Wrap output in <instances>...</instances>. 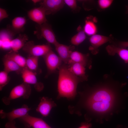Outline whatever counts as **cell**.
<instances>
[{"mask_svg":"<svg viewBox=\"0 0 128 128\" xmlns=\"http://www.w3.org/2000/svg\"><path fill=\"white\" fill-rule=\"evenodd\" d=\"M58 70V98H73L76 95L78 83L86 79L73 74L69 70L67 64H62Z\"/></svg>","mask_w":128,"mask_h":128,"instance_id":"7a4b0ae2","label":"cell"},{"mask_svg":"<svg viewBox=\"0 0 128 128\" xmlns=\"http://www.w3.org/2000/svg\"><path fill=\"white\" fill-rule=\"evenodd\" d=\"M32 1L34 4H35L37 2H40L42 1V0H32Z\"/></svg>","mask_w":128,"mask_h":128,"instance_id":"1f68e13d","label":"cell"},{"mask_svg":"<svg viewBox=\"0 0 128 128\" xmlns=\"http://www.w3.org/2000/svg\"><path fill=\"white\" fill-rule=\"evenodd\" d=\"M68 67L69 71L76 76L87 79L85 74V66L83 64L75 63L68 65Z\"/></svg>","mask_w":128,"mask_h":128,"instance_id":"ffe728a7","label":"cell"},{"mask_svg":"<svg viewBox=\"0 0 128 128\" xmlns=\"http://www.w3.org/2000/svg\"><path fill=\"white\" fill-rule=\"evenodd\" d=\"M9 15L7 13L6 11L4 9L0 8V21L3 19L8 17Z\"/></svg>","mask_w":128,"mask_h":128,"instance_id":"83f0119b","label":"cell"},{"mask_svg":"<svg viewBox=\"0 0 128 128\" xmlns=\"http://www.w3.org/2000/svg\"><path fill=\"white\" fill-rule=\"evenodd\" d=\"M86 98V107L94 114L102 117L112 113L118 101L114 91L105 86L93 90Z\"/></svg>","mask_w":128,"mask_h":128,"instance_id":"6da1fadb","label":"cell"},{"mask_svg":"<svg viewBox=\"0 0 128 128\" xmlns=\"http://www.w3.org/2000/svg\"><path fill=\"white\" fill-rule=\"evenodd\" d=\"M31 110V109L27 105L24 104L21 108L14 109L8 113L1 110L0 116L2 119L7 118L9 121H12L16 119L20 118L25 116Z\"/></svg>","mask_w":128,"mask_h":128,"instance_id":"30bf717a","label":"cell"},{"mask_svg":"<svg viewBox=\"0 0 128 128\" xmlns=\"http://www.w3.org/2000/svg\"><path fill=\"white\" fill-rule=\"evenodd\" d=\"M4 70L9 73L14 72L18 74H21L23 69L13 61L4 57L3 59Z\"/></svg>","mask_w":128,"mask_h":128,"instance_id":"44dd1931","label":"cell"},{"mask_svg":"<svg viewBox=\"0 0 128 128\" xmlns=\"http://www.w3.org/2000/svg\"><path fill=\"white\" fill-rule=\"evenodd\" d=\"M21 74L23 82L29 84L34 85L35 88L37 91H40L43 89V84L38 82L37 81L36 73L26 67L23 68Z\"/></svg>","mask_w":128,"mask_h":128,"instance_id":"ba28073f","label":"cell"},{"mask_svg":"<svg viewBox=\"0 0 128 128\" xmlns=\"http://www.w3.org/2000/svg\"><path fill=\"white\" fill-rule=\"evenodd\" d=\"M109 54L113 55L117 54L126 63H128V50L125 48L118 47L113 45H109L106 48Z\"/></svg>","mask_w":128,"mask_h":128,"instance_id":"2e32d148","label":"cell"},{"mask_svg":"<svg viewBox=\"0 0 128 128\" xmlns=\"http://www.w3.org/2000/svg\"><path fill=\"white\" fill-rule=\"evenodd\" d=\"M127 13H128V7H127Z\"/></svg>","mask_w":128,"mask_h":128,"instance_id":"d6a6232c","label":"cell"},{"mask_svg":"<svg viewBox=\"0 0 128 128\" xmlns=\"http://www.w3.org/2000/svg\"><path fill=\"white\" fill-rule=\"evenodd\" d=\"M27 15L30 19L37 24H41L47 22L45 11L41 6L31 9L27 12Z\"/></svg>","mask_w":128,"mask_h":128,"instance_id":"8fae6325","label":"cell"},{"mask_svg":"<svg viewBox=\"0 0 128 128\" xmlns=\"http://www.w3.org/2000/svg\"><path fill=\"white\" fill-rule=\"evenodd\" d=\"M46 15L54 14L62 9L65 4L63 0H44L40 3Z\"/></svg>","mask_w":128,"mask_h":128,"instance_id":"52a82bcc","label":"cell"},{"mask_svg":"<svg viewBox=\"0 0 128 128\" xmlns=\"http://www.w3.org/2000/svg\"><path fill=\"white\" fill-rule=\"evenodd\" d=\"M43 57L47 69V75L56 72L62 65V60L52 50Z\"/></svg>","mask_w":128,"mask_h":128,"instance_id":"8992f818","label":"cell"},{"mask_svg":"<svg viewBox=\"0 0 128 128\" xmlns=\"http://www.w3.org/2000/svg\"><path fill=\"white\" fill-rule=\"evenodd\" d=\"M26 22L27 20L25 17H16L12 20L11 24L7 26L6 29L11 36L19 34L24 32Z\"/></svg>","mask_w":128,"mask_h":128,"instance_id":"9c48e42d","label":"cell"},{"mask_svg":"<svg viewBox=\"0 0 128 128\" xmlns=\"http://www.w3.org/2000/svg\"><path fill=\"white\" fill-rule=\"evenodd\" d=\"M8 72L4 70L0 72V90L1 91L3 88L9 82L10 78Z\"/></svg>","mask_w":128,"mask_h":128,"instance_id":"d4e9b609","label":"cell"},{"mask_svg":"<svg viewBox=\"0 0 128 128\" xmlns=\"http://www.w3.org/2000/svg\"><path fill=\"white\" fill-rule=\"evenodd\" d=\"M91 123L85 122L81 123L78 128H91Z\"/></svg>","mask_w":128,"mask_h":128,"instance_id":"f546056e","label":"cell"},{"mask_svg":"<svg viewBox=\"0 0 128 128\" xmlns=\"http://www.w3.org/2000/svg\"><path fill=\"white\" fill-rule=\"evenodd\" d=\"M96 21V18L91 16L86 18L83 29L86 35L91 36L96 34L97 31Z\"/></svg>","mask_w":128,"mask_h":128,"instance_id":"e0dca14e","label":"cell"},{"mask_svg":"<svg viewBox=\"0 0 128 128\" xmlns=\"http://www.w3.org/2000/svg\"><path fill=\"white\" fill-rule=\"evenodd\" d=\"M15 123L14 121H9L6 123L5 125L6 128H17L15 126ZM24 128H28L27 127H25Z\"/></svg>","mask_w":128,"mask_h":128,"instance_id":"f1b7e54d","label":"cell"},{"mask_svg":"<svg viewBox=\"0 0 128 128\" xmlns=\"http://www.w3.org/2000/svg\"><path fill=\"white\" fill-rule=\"evenodd\" d=\"M113 2L112 0H99L98 1V4L101 9H104L109 7Z\"/></svg>","mask_w":128,"mask_h":128,"instance_id":"4316f807","label":"cell"},{"mask_svg":"<svg viewBox=\"0 0 128 128\" xmlns=\"http://www.w3.org/2000/svg\"><path fill=\"white\" fill-rule=\"evenodd\" d=\"M77 33L71 38L70 42L73 46H78L83 42L86 39V34L80 25L77 28Z\"/></svg>","mask_w":128,"mask_h":128,"instance_id":"cb8c5ba5","label":"cell"},{"mask_svg":"<svg viewBox=\"0 0 128 128\" xmlns=\"http://www.w3.org/2000/svg\"><path fill=\"white\" fill-rule=\"evenodd\" d=\"M48 128H51L50 127H49Z\"/></svg>","mask_w":128,"mask_h":128,"instance_id":"836d02e7","label":"cell"},{"mask_svg":"<svg viewBox=\"0 0 128 128\" xmlns=\"http://www.w3.org/2000/svg\"><path fill=\"white\" fill-rule=\"evenodd\" d=\"M88 55L78 51H73L71 53L68 64L78 63L81 64L86 66L88 62Z\"/></svg>","mask_w":128,"mask_h":128,"instance_id":"d6986e66","label":"cell"},{"mask_svg":"<svg viewBox=\"0 0 128 128\" xmlns=\"http://www.w3.org/2000/svg\"><path fill=\"white\" fill-rule=\"evenodd\" d=\"M31 92V88L30 84L23 82L13 88L9 96L7 97H4L2 100L4 104L8 105L10 104L11 101L20 97L28 98Z\"/></svg>","mask_w":128,"mask_h":128,"instance_id":"3957f363","label":"cell"},{"mask_svg":"<svg viewBox=\"0 0 128 128\" xmlns=\"http://www.w3.org/2000/svg\"><path fill=\"white\" fill-rule=\"evenodd\" d=\"M59 56L64 64H67L70 55L75 48L74 46H67L58 42L54 45Z\"/></svg>","mask_w":128,"mask_h":128,"instance_id":"4fadbf2b","label":"cell"},{"mask_svg":"<svg viewBox=\"0 0 128 128\" xmlns=\"http://www.w3.org/2000/svg\"><path fill=\"white\" fill-rule=\"evenodd\" d=\"M120 47L125 48L128 47V41H121L119 43Z\"/></svg>","mask_w":128,"mask_h":128,"instance_id":"4dcf8cb0","label":"cell"},{"mask_svg":"<svg viewBox=\"0 0 128 128\" xmlns=\"http://www.w3.org/2000/svg\"><path fill=\"white\" fill-rule=\"evenodd\" d=\"M34 34L38 39L44 38L49 43L54 45L58 42L51 26L47 22L41 24H37Z\"/></svg>","mask_w":128,"mask_h":128,"instance_id":"277c9868","label":"cell"},{"mask_svg":"<svg viewBox=\"0 0 128 128\" xmlns=\"http://www.w3.org/2000/svg\"><path fill=\"white\" fill-rule=\"evenodd\" d=\"M19 119L29 126L33 128H48L50 127L41 119L31 116L28 114Z\"/></svg>","mask_w":128,"mask_h":128,"instance_id":"9a60e30c","label":"cell"},{"mask_svg":"<svg viewBox=\"0 0 128 128\" xmlns=\"http://www.w3.org/2000/svg\"><path fill=\"white\" fill-rule=\"evenodd\" d=\"M22 49L29 55L38 57H43L52 50L48 43L45 44L35 45L34 41H32L26 42Z\"/></svg>","mask_w":128,"mask_h":128,"instance_id":"5b68a950","label":"cell"},{"mask_svg":"<svg viewBox=\"0 0 128 128\" xmlns=\"http://www.w3.org/2000/svg\"><path fill=\"white\" fill-rule=\"evenodd\" d=\"M38 57L30 55L26 59V67L37 74L40 73L41 72L38 67Z\"/></svg>","mask_w":128,"mask_h":128,"instance_id":"603a6c76","label":"cell"},{"mask_svg":"<svg viewBox=\"0 0 128 128\" xmlns=\"http://www.w3.org/2000/svg\"><path fill=\"white\" fill-rule=\"evenodd\" d=\"M28 39L27 36L25 34H19L17 37L10 42V46L12 50L18 52V50L22 48Z\"/></svg>","mask_w":128,"mask_h":128,"instance_id":"ac0fdd59","label":"cell"},{"mask_svg":"<svg viewBox=\"0 0 128 128\" xmlns=\"http://www.w3.org/2000/svg\"><path fill=\"white\" fill-rule=\"evenodd\" d=\"M56 106V104L51 99L43 97L41 98L36 110L43 116L46 117L48 115L51 109Z\"/></svg>","mask_w":128,"mask_h":128,"instance_id":"5bb4252c","label":"cell"},{"mask_svg":"<svg viewBox=\"0 0 128 128\" xmlns=\"http://www.w3.org/2000/svg\"><path fill=\"white\" fill-rule=\"evenodd\" d=\"M4 57L13 61L23 68L26 67V59L17 52L12 50L7 53Z\"/></svg>","mask_w":128,"mask_h":128,"instance_id":"7402d4cb","label":"cell"},{"mask_svg":"<svg viewBox=\"0 0 128 128\" xmlns=\"http://www.w3.org/2000/svg\"><path fill=\"white\" fill-rule=\"evenodd\" d=\"M64 0L65 4L73 11L76 12L79 11L80 9L78 6L76 0Z\"/></svg>","mask_w":128,"mask_h":128,"instance_id":"484cf974","label":"cell"},{"mask_svg":"<svg viewBox=\"0 0 128 128\" xmlns=\"http://www.w3.org/2000/svg\"><path fill=\"white\" fill-rule=\"evenodd\" d=\"M111 38L103 35L95 34L91 36L89 38L90 46L89 50L93 54L98 52V48L100 46L110 41Z\"/></svg>","mask_w":128,"mask_h":128,"instance_id":"7c38bea8","label":"cell"}]
</instances>
